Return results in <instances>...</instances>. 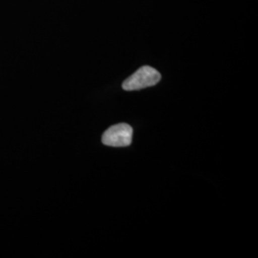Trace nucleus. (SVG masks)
Here are the masks:
<instances>
[{"instance_id": "f257e3e1", "label": "nucleus", "mask_w": 258, "mask_h": 258, "mask_svg": "<svg viewBox=\"0 0 258 258\" xmlns=\"http://www.w3.org/2000/svg\"><path fill=\"white\" fill-rule=\"evenodd\" d=\"M160 80L161 74L156 69L150 66H143L122 83V89L125 91L141 90L156 85Z\"/></svg>"}, {"instance_id": "f03ea898", "label": "nucleus", "mask_w": 258, "mask_h": 258, "mask_svg": "<svg viewBox=\"0 0 258 258\" xmlns=\"http://www.w3.org/2000/svg\"><path fill=\"white\" fill-rule=\"evenodd\" d=\"M133 129L127 123H118L107 129L102 135V144L113 148L128 147L132 143Z\"/></svg>"}]
</instances>
